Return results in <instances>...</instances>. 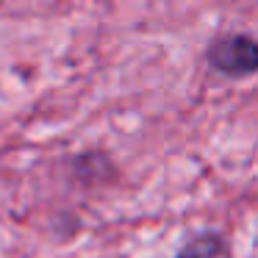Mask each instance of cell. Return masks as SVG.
Returning a JSON list of instances; mask_svg holds the SVG:
<instances>
[{"mask_svg": "<svg viewBox=\"0 0 258 258\" xmlns=\"http://www.w3.org/2000/svg\"><path fill=\"white\" fill-rule=\"evenodd\" d=\"M208 64L228 78H250L258 70L255 39L250 34H228L208 45Z\"/></svg>", "mask_w": 258, "mask_h": 258, "instance_id": "1", "label": "cell"}, {"mask_svg": "<svg viewBox=\"0 0 258 258\" xmlns=\"http://www.w3.org/2000/svg\"><path fill=\"white\" fill-rule=\"evenodd\" d=\"M225 255V241L217 233H200L183 247L175 258H222Z\"/></svg>", "mask_w": 258, "mask_h": 258, "instance_id": "2", "label": "cell"}]
</instances>
